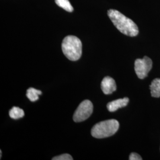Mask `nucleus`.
I'll return each instance as SVG.
<instances>
[{"label":"nucleus","instance_id":"f257e3e1","mask_svg":"<svg viewBox=\"0 0 160 160\" xmlns=\"http://www.w3.org/2000/svg\"><path fill=\"white\" fill-rule=\"evenodd\" d=\"M108 15L115 27L122 33L131 37L137 36L139 33L138 28L131 19L126 17L119 11L113 9L109 10L108 12Z\"/></svg>","mask_w":160,"mask_h":160},{"label":"nucleus","instance_id":"f03ea898","mask_svg":"<svg viewBox=\"0 0 160 160\" xmlns=\"http://www.w3.org/2000/svg\"><path fill=\"white\" fill-rule=\"evenodd\" d=\"M62 50L64 55L70 61H76L82 55V43L74 36H68L63 39Z\"/></svg>","mask_w":160,"mask_h":160},{"label":"nucleus","instance_id":"7ed1b4c3","mask_svg":"<svg viewBox=\"0 0 160 160\" xmlns=\"http://www.w3.org/2000/svg\"><path fill=\"white\" fill-rule=\"evenodd\" d=\"M119 128V123L115 119L102 121L92 127V135L98 139L109 137L115 134Z\"/></svg>","mask_w":160,"mask_h":160},{"label":"nucleus","instance_id":"20e7f679","mask_svg":"<svg viewBox=\"0 0 160 160\" xmlns=\"http://www.w3.org/2000/svg\"><path fill=\"white\" fill-rule=\"evenodd\" d=\"M93 105L88 100H86L80 103L76 109L73 116V119L75 122H81L87 119L92 113Z\"/></svg>","mask_w":160,"mask_h":160},{"label":"nucleus","instance_id":"39448f33","mask_svg":"<svg viewBox=\"0 0 160 160\" xmlns=\"http://www.w3.org/2000/svg\"><path fill=\"white\" fill-rule=\"evenodd\" d=\"M152 67V60L148 57H144L142 59H137L135 62V71L138 77L140 79L147 77Z\"/></svg>","mask_w":160,"mask_h":160},{"label":"nucleus","instance_id":"423d86ee","mask_svg":"<svg viewBox=\"0 0 160 160\" xmlns=\"http://www.w3.org/2000/svg\"><path fill=\"white\" fill-rule=\"evenodd\" d=\"M101 88L104 94L109 95L116 90L117 87L114 79L110 77H106L102 81Z\"/></svg>","mask_w":160,"mask_h":160},{"label":"nucleus","instance_id":"0eeeda50","mask_svg":"<svg viewBox=\"0 0 160 160\" xmlns=\"http://www.w3.org/2000/svg\"><path fill=\"white\" fill-rule=\"evenodd\" d=\"M129 98L128 97H125L123 98H120L116 100H113L111 102H109L107 104V108L109 112H113L116 111L118 109L125 107L129 103Z\"/></svg>","mask_w":160,"mask_h":160},{"label":"nucleus","instance_id":"6e6552de","mask_svg":"<svg viewBox=\"0 0 160 160\" xmlns=\"http://www.w3.org/2000/svg\"><path fill=\"white\" fill-rule=\"evenodd\" d=\"M150 90L152 97H160V78H155L151 82Z\"/></svg>","mask_w":160,"mask_h":160},{"label":"nucleus","instance_id":"1a4fd4ad","mask_svg":"<svg viewBox=\"0 0 160 160\" xmlns=\"http://www.w3.org/2000/svg\"><path fill=\"white\" fill-rule=\"evenodd\" d=\"M42 94V92L34 88H29L27 90L26 96L31 102H36L39 99V96Z\"/></svg>","mask_w":160,"mask_h":160},{"label":"nucleus","instance_id":"9d476101","mask_svg":"<svg viewBox=\"0 0 160 160\" xmlns=\"http://www.w3.org/2000/svg\"><path fill=\"white\" fill-rule=\"evenodd\" d=\"M9 115L10 118L13 119H18L23 118L24 115V112L23 109L18 107H13L9 112Z\"/></svg>","mask_w":160,"mask_h":160},{"label":"nucleus","instance_id":"9b49d317","mask_svg":"<svg viewBox=\"0 0 160 160\" xmlns=\"http://www.w3.org/2000/svg\"><path fill=\"white\" fill-rule=\"evenodd\" d=\"M55 2L58 6L67 12H72L74 11V8L71 6L69 0H55Z\"/></svg>","mask_w":160,"mask_h":160},{"label":"nucleus","instance_id":"f8f14e48","mask_svg":"<svg viewBox=\"0 0 160 160\" xmlns=\"http://www.w3.org/2000/svg\"><path fill=\"white\" fill-rule=\"evenodd\" d=\"M73 158L71 155L68 154H63L58 155L55 157L52 158V160H72Z\"/></svg>","mask_w":160,"mask_h":160},{"label":"nucleus","instance_id":"ddd939ff","mask_svg":"<svg viewBox=\"0 0 160 160\" xmlns=\"http://www.w3.org/2000/svg\"><path fill=\"white\" fill-rule=\"evenodd\" d=\"M130 160H142V157L137 153L135 152H132L130 155H129V158Z\"/></svg>","mask_w":160,"mask_h":160},{"label":"nucleus","instance_id":"4468645a","mask_svg":"<svg viewBox=\"0 0 160 160\" xmlns=\"http://www.w3.org/2000/svg\"><path fill=\"white\" fill-rule=\"evenodd\" d=\"M0 158H1V157H2V151H0Z\"/></svg>","mask_w":160,"mask_h":160}]
</instances>
